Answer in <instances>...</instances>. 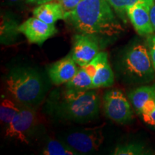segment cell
Wrapping results in <instances>:
<instances>
[{
	"label": "cell",
	"instance_id": "484cf974",
	"mask_svg": "<svg viewBox=\"0 0 155 155\" xmlns=\"http://www.w3.org/2000/svg\"><path fill=\"white\" fill-rule=\"evenodd\" d=\"M7 1L12 4H19L23 1H25V0H7Z\"/></svg>",
	"mask_w": 155,
	"mask_h": 155
},
{
	"label": "cell",
	"instance_id": "603a6c76",
	"mask_svg": "<svg viewBox=\"0 0 155 155\" xmlns=\"http://www.w3.org/2000/svg\"><path fill=\"white\" fill-rule=\"evenodd\" d=\"M142 119L147 124L155 127V108L150 114L142 116Z\"/></svg>",
	"mask_w": 155,
	"mask_h": 155
},
{
	"label": "cell",
	"instance_id": "5bb4252c",
	"mask_svg": "<svg viewBox=\"0 0 155 155\" xmlns=\"http://www.w3.org/2000/svg\"><path fill=\"white\" fill-rule=\"evenodd\" d=\"M94 68L90 63L80 67L76 74L66 83L65 88L75 91H87L93 89V74Z\"/></svg>",
	"mask_w": 155,
	"mask_h": 155
},
{
	"label": "cell",
	"instance_id": "30bf717a",
	"mask_svg": "<svg viewBox=\"0 0 155 155\" xmlns=\"http://www.w3.org/2000/svg\"><path fill=\"white\" fill-rule=\"evenodd\" d=\"M154 2V0L141 2L127 9V17L139 35L148 36L154 32L150 17V8Z\"/></svg>",
	"mask_w": 155,
	"mask_h": 155
},
{
	"label": "cell",
	"instance_id": "52a82bcc",
	"mask_svg": "<svg viewBox=\"0 0 155 155\" xmlns=\"http://www.w3.org/2000/svg\"><path fill=\"white\" fill-rule=\"evenodd\" d=\"M98 53L99 45L96 35L80 33L74 36L71 55L78 65L86 66Z\"/></svg>",
	"mask_w": 155,
	"mask_h": 155
},
{
	"label": "cell",
	"instance_id": "5b68a950",
	"mask_svg": "<svg viewBox=\"0 0 155 155\" xmlns=\"http://www.w3.org/2000/svg\"><path fill=\"white\" fill-rule=\"evenodd\" d=\"M103 106L107 117L116 123L126 124L132 121V108L120 90L114 89L106 92L103 97Z\"/></svg>",
	"mask_w": 155,
	"mask_h": 155
},
{
	"label": "cell",
	"instance_id": "8992f818",
	"mask_svg": "<svg viewBox=\"0 0 155 155\" xmlns=\"http://www.w3.org/2000/svg\"><path fill=\"white\" fill-rule=\"evenodd\" d=\"M35 121L36 113L34 108L30 105L22 104L20 110L6 127V137L27 143Z\"/></svg>",
	"mask_w": 155,
	"mask_h": 155
},
{
	"label": "cell",
	"instance_id": "7a4b0ae2",
	"mask_svg": "<svg viewBox=\"0 0 155 155\" xmlns=\"http://www.w3.org/2000/svg\"><path fill=\"white\" fill-rule=\"evenodd\" d=\"M100 99L96 89L75 91L65 88L55 111L63 119L75 122H88L98 117Z\"/></svg>",
	"mask_w": 155,
	"mask_h": 155
},
{
	"label": "cell",
	"instance_id": "8fae6325",
	"mask_svg": "<svg viewBox=\"0 0 155 155\" xmlns=\"http://www.w3.org/2000/svg\"><path fill=\"white\" fill-rule=\"evenodd\" d=\"M77 65L71 54L53 63L48 71L51 82L55 86L68 82L76 74Z\"/></svg>",
	"mask_w": 155,
	"mask_h": 155
},
{
	"label": "cell",
	"instance_id": "7c38bea8",
	"mask_svg": "<svg viewBox=\"0 0 155 155\" xmlns=\"http://www.w3.org/2000/svg\"><path fill=\"white\" fill-rule=\"evenodd\" d=\"M95 69L93 75V89L111 87L114 83V74L110 66L106 52H99L94 59Z\"/></svg>",
	"mask_w": 155,
	"mask_h": 155
},
{
	"label": "cell",
	"instance_id": "277c9868",
	"mask_svg": "<svg viewBox=\"0 0 155 155\" xmlns=\"http://www.w3.org/2000/svg\"><path fill=\"white\" fill-rule=\"evenodd\" d=\"M123 68L125 74L138 82H150L154 78L155 69L147 45L134 44L124 55Z\"/></svg>",
	"mask_w": 155,
	"mask_h": 155
},
{
	"label": "cell",
	"instance_id": "ba28073f",
	"mask_svg": "<svg viewBox=\"0 0 155 155\" xmlns=\"http://www.w3.org/2000/svg\"><path fill=\"white\" fill-rule=\"evenodd\" d=\"M103 139L101 129H94L69 133L65 136V143L76 152L88 154L98 150Z\"/></svg>",
	"mask_w": 155,
	"mask_h": 155
},
{
	"label": "cell",
	"instance_id": "d4e9b609",
	"mask_svg": "<svg viewBox=\"0 0 155 155\" xmlns=\"http://www.w3.org/2000/svg\"><path fill=\"white\" fill-rule=\"evenodd\" d=\"M52 0H25L27 3L32 4V5H42V4L48 3L51 2Z\"/></svg>",
	"mask_w": 155,
	"mask_h": 155
},
{
	"label": "cell",
	"instance_id": "cb8c5ba5",
	"mask_svg": "<svg viewBox=\"0 0 155 155\" xmlns=\"http://www.w3.org/2000/svg\"><path fill=\"white\" fill-rule=\"evenodd\" d=\"M150 17H151V21H152V24L153 28H154V33H155V2L150 8Z\"/></svg>",
	"mask_w": 155,
	"mask_h": 155
},
{
	"label": "cell",
	"instance_id": "4fadbf2b",
	"mask_svg": "<svg viewBox=\"0 0 155 155\" xmlns=\"http://www.w3.org/2000/svg\"><path fill=\"white\" fill-rule=\"evenodd\" d=\"M33 15L47 24L55 25L57 21L65 19V11L60 3L50 2L35 8Z\"/></svg>",
	"mask_w": 155,
	"mask_h": 155
},
{
	"label": "cell",
	"instance_id": "9a60e30c",
	"mask_svg": "<svg viewBox=\"0 0 155 155\" xmlns=\"http://www.w3.org/2000/svg\"><path fill=\"white\" fill-rule=\"evenodd\" d=\"M129 97L131 105L139 115L144 104L155 98V83L136 88L129 94Z\"/></svg>",
	"mask_w": 155,
	"mask_h": 155
},
{
	"label": "cell",
	"instance_id": "d6986e66",
	"mask_svg": "<svg viewBox=\"0 0 155 155\" xmlns=\"http://www.w3.org/2000/svg\"><path fill=\"white\" fill-rule=\"evenodd\" d=\"M152 154L146 147L137 143L119 145L114 151V155H144Z\"/></svg>",
	"mask_w": 155,
	"mask_h": 155
},
{
	"label": "cell",
	"instance_id": "3957f363",
	"mask_svg": "<svg viewBox=\"0 0 155 155\" xmlns=\"http://www.w3.org/2000/svg\"><path fill=\"white\" fill-rule=\"evenodd\" d=\"M5 83L9 97L21 104L30 106L43 96V81L33 69L23 67L13 68L9 71Z\"/></svg>",
	"mask_w": 155,
	"mask_h": 155
},
{
	"label": "cell",
	"instance_id": "e0dca14e",
	"mask_svg": "<svg viewBox=\"0 0 155 155\" xmlns=\"http://www.w3.org/2000/svg\"><path fill=\"white\" fill-rule=\"evenodd\" d=\"M19 26L15 20L5 16H2L1 21V43L9 45L15 42L19 33Z\"/></svg>",
	"mask_w": 155,
	"mask_h": 155
},
{
	"label": "cell",
	"instance_id": "7402d4cb",
	"mask_svg": "<svg viewBox=\"0 0 155 155\" xmlns=\"http://www.w3.org/2000/svg\"><path fill=\"white\" fill-rule=\"evenodd\" d=\"M82 0H59V3L63 6L65 12L74 9Z\"/></svg>",
	"mask_w": 155,
	"mask_h": 155
},
{
	"label": "cell",
	"instance_id": "6da1fadb",
	"mask_svg": "<svg viewBox=\"0 0 155 155\" xmlns=\"http://www.w3.org/2000/svg\"><path fill=\"white\" fill-rule=\"evenodd\" d=\"M64 19L80 33L113 36L123 31L107 0H82L73 10L65 12Z\"/></svg>",
	"mask_w": 155,
	"mask_h": 155
},
{
	"label": "cell",
	"instance_id": "44dd1931",
	"mask_svg": "<svg viewBox=\"0 0 155 155\" xmlns=\"http://www.w3.org/2000/svg\"><path fill=\"white\" fill-rule=\"evenodd\" d=\"M147 45L150 51L152 61L155 69V35H150L147 36Z\"/></svg>",
	"mask_w": 155,
	"mask_h": 155
},
{
	"label": "cell",
	"instance_id": "9c48e42d",
	"mask_svg": "<svg viewBox=\"0 0 155 155\" xmlns=\"http://www.w3.org/2000/svg\"><path fill=\"white\" fill-rule=\"evenodd\" d=\"M19 30L26 37L30 43L38 45H42L58 32L55 25L47 24L35 17H30L19 25Z\"/></svg>",
	"mask_w": 155,
	"mask_h": 155
},
{
	"label": "cell",
	"instance_id": "ac0fdd59",
	"mask_svg": "<svg viewBox=\"0 0 155 155\" xmlns=\"http://www.w3.org/2000/svg\"><path fill=\"white\" fill-rule=\"evenodd\" d=\"M44 154L46 155H75L78 152L71 149L66 144L56 140H50L46 144L43 150Z\"/></svg>",
	"mask_w": 155,
	"mask_h": 155
},
{
	"label": "cell",
	"instance_id": "2e32d148",
	"mask_svg": "<svg viewBox=\"0 0 155 155\" xmlns=\"http://www.w3.org/2000/svg\"><path fill=\"white\" fill-rule=\"evenodd\" d=\"M21 106L22 104L12 98L2 97L0 104V120L2 124L7 127L20 110Z\"/></svg>",
	"mask_w": 155,
	"mask_h": 155
},
{
	"label": "cell",
	"instance_id": "ffe728a7",
	"mask_svg": "<svg viewBox=\"0 0 155 155\" xmlns=\"http://www.w3.org/2000/svg\"><path fill=\"white\" fill-rule=\"evenodd\" d=\"M147 0H107V2L114 9L116 14L120 18L126 21V16H127V11L128 8L134 5L135 4Z\"/></svg>",
	"mask_w": 155,
	"mask_h": 155
}]
</instances>
